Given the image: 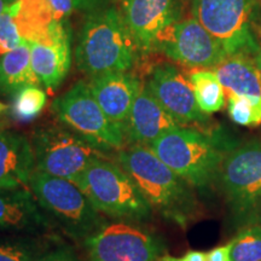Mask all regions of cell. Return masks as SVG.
Listing matches in <instances>:
<instances>
[{
  "mask_svg": "<svg viewBox=\"0 0 261 261\" xmlns=\"http://www.w3.org/2000/svg\"><path fill=\"white\" fill-rule=\"evenodd\" d=\"M138 45L116 6L90 12L75 51L77 68L91 77L125 73L138 60Z\"/></svg>",
  "mask_w": 261,
  "mask_h": 261,
  "instance_id": "cell-1",
  "label": "cell"
},
{
  "mask_svg": "<svg viewBox=\"0 0 261 261\" xmlns=\"http://www.w3.org/2000/svg\"><path fill=\"white\" fill-rule=\"evenodd\" d=\"M117 162L132 178L151 210L175 223L187 224L196 201L190 184L162 162L146 145L120 150Z\"/></svg>",
  "mask_w": 261,
  "mask_h": 261,
  "instance_id": "cell-2",
  "label": "cell"
},
{
  "mask_svg": "<svg viewBox=\"0 0 261 261\" xmlns=\"http://www.w3.org/2000/svg\"><path fill=\"white\" fill-rule=\"evenodd\" d=\"M86 195L93 207L120 221H143L151 208L132 178L119 163L97 158L74 182Z\"/></svg>",
  "mask_w": 261,
  "mask_h": 261,
  "instance_id": "cell-3",
  "label": "cell"
},
{
  "mask_svg": "<svg viewBox=\"0 0 261 261\" xmlns=\"http://www.w3.org/2000/svg\"><path fill=\"white\" fill-rule=\"evenodd\" d=\"M149 148L173 172L196 188L210 185L225 156L213 137L197 129L175 127L154 140Z\"/></svg>",
  "mask_w": 261,
  "mask_h": 261,
  "instance_id": "cell-4",
  "label": "cell"
},
{
  "mask_svg": "<svg viewBox=\"0 0 261 261\" xmlns=\"http://www.w3.org/2000/svg\"><path fill=\"white\" fill-rule=\"evenodd\" d=\"M29 189L42 211L74 240L85 242L106 224L99 212L73 181L34 171Z\"/></svg>",
  "mask_w": 261,
  "mask_h": 261,
  "instance_id": "cell-5",
  "label": "cell"
},
{
  "mask_svg": "<svg viewBox=\"0 0 261 261\" xmlns=\"http://www.w3.org/2000/svg\"><path fill=\"white\" fill-rule=\"evenodd\" d=\"M194 18L221 45L227 56H253L260 46L255 34V0H194Z\"/></svg>",
  "mask_w": 261,
  "mask_h": 261,
  "instance_id": "cell-6",
  "label": "cell"
},
{
  "mask_svg": "<svg viewBox=\"0 0 261 261\" xmlns=\"http://www.w3.org/2000/svg\"><path fill=\"white\" fill-rule=\"evenodd\" d=\"M52 110L68 129L99 151L122 149L126 143L121 127L104 114L85 81H79L56 98L52 103Z\"/></svg>",
  "mask_w": 261,
  "mask_h": 261,
  "instance_id": "cell-7",
  "label": "cell"
},
{
  "mask_svg": "<svg viewBox=\"0 0 261 261\" xmlns=\"http://www.w3.org/2000/svg\"><path fill=\"white\" fill-rule=\"evenodd\" d=\"M35 171L75 182L87 166L103 152L70 129L51 126L33 137Z\"/></svg>",
  "mask_w": 261,
  "mask_h": 261,
  "instance_id": "cell-8",
  "label": "cell"
},
{
  "mask_svg": "<svg viewBox=\"0 0 261 261\" xmlns=\"http://www.w3.org/2000/svg\"><path fill=\"white\" fill-rule=\"evenodd\" d=\"M90 261H160L161 243L150 231L129 223L104 224L85 241Z\"/></svg>",
  "mask_w": 261,
  "mask_h": 261,
  "instance_id": "cell-9",
  "label": "cell"
},
{
  "mask_svg": "<svg viewBox=\"0 0 261 261\" xmlns=\"http://www.w3.org/2000/svg\"><path fill=\"white\" fill-rule=\"evenodd\" d=\"M218 174L231 207L241 214L252 213L261 200V142L253 140L231 150Z\"/></svg>",
  "mask_w": 261,
  "mask_h": 261,
  "instance_id": "cell-10",
  "label": "cell"
},
{
  "mask_svg": "<svg viewBox=\"0 0 261 261\" xmlns=\"http://www.w3.org/2000/svg\"><path fill=\"white\" fill-rule=\"evenodd\" d=\"M154 51L190 68H214L226 52L195 18L178 21L158 37Z\"/></svg>",
  "mask_w": 261,
  "mask_h": 261,
  "instance_id": "cell-11",
  "label": "cell"
},
{
  "mask_svg": "<svg viewBox=\"0 0 261 261\" xmlns=\"http://www.w3.org/2000/svg\"><path fill=\"white\" fill-rule=\"evenodd\" d=\"M146 87L178 125L203 123L210 120L196 102L189 77L178 68L171 64L158 65L150 75Z\"/></svg>",
  "mask_w": 261,
  "mask_h": 261,
  "instance_id": "cell-12",
  "label": "cell"
},
{
  "mask_svg": "<svg viewBox=\"0 0 261 261\" xmlns=\"http://www.w3.org/2000/svg\"><path fill=\"white\" fill-rule=\"evenodd\" d=\"M142 52L154 51L158 37L179 21V0H119L116 6Z\"/></svg>",
  "mask_w": 261,
  "mask_h": 261,
  "instance_id": "cell-13",
  "label": "cell"
},
{
  "mask_svg": "<svg viewBox=\"0 0 261 261\" xmlns=\"http://www.w3.org/2000/svg\"><path fill=\"white\" fill-rule=\"evenodd\" d=\"M175 127H179L178 123L150 93L148 87H140L123 127L126 143L149 146Z\"/></svg>",
  "mask_w": 261,
  "mask_h": 261,
  "instance_id": "cell-14",
  "label": "cell"
},
{
  "mask_svg": "<svg viewBox=\"0 0 261 261\" xmlns=\"http://www.w3.org/2000/svg\"><path fill=\"white\" fill-rule=\"evenodd\" d=\"M89 84L104 114L123 130L142 84L136 76L125 73H108L91 77Z\"/></svg>",
  "mask_w": 261,
  "mask_h": 261,
  "instance_id": "cell-15",
  "label": "cell"
},
{
  "mask_svg": "<svg viewBox=\"0 0 261 261\" xmlns=\"http://www.w3.org/2000/svg\"><path fill=\"white\" fill-rule=\"evenodd\" d=\"M34 171V150L27 137L0 130V189L29 187Z\"/></svg>",
  "mask_w": 261,
  "mask_h": 261,
  "instance_id": "cell-16",
  "label": "cell"
},
{
  "mask_svg": "<svg viewBox=\"0 0 261 261\" xmlns=\"http://www.w3.org/2000/svg\"><path fill=\"white\" fill-rule=\"evenodd\" d=\"M48 223L31 189H0V228L39 231Z\"/></svg>",
  "mask_w": 261,
  "mask_h": 261,
  "instance_id": "cell-17",
  "label": "cell"
},
{
  "mask_svg": "<svg viewBox=\"0 0 261 261\" xmlns=\"http://www.w3.org/2000/svg\"><path fill=\"white\" fill-rule=\"evenodd\" d=\"M31 48V65L34 74L50 93L65 79L71 64L70 35L50 45L27 41Z\"/></svg>",
  "mask_w": 261,
  "mask_h": 261,
  "instance_id": "cell-18",
  "label": "cell"
},
{
  "mask_svg": "<svg viewBox=\"0 0 261 261\" xmlns=\"http://www.w3.org/2000/svg\"><path fill=\"white\" fill-rule=\"evenodd\" d=\"M213 71L226 96L247 97L261 109V77L253 56L243 54L226 56Z\"/></svg>",
  "mask_w": 261,
  "mask_h": 261,
  "instance_id": "cell-19",
  "label": "cell"
},
{
  "mask_svg": "<svg viewBox=\"0 0 261 261\" xmlns=\"http://www.w3.org/2000/svg\"><path fill=\"white\" fill-rule=\"evenodd\" d=\"M15 16L19 35L24 41L54 44L55 34L61 22H56L47 0H18Z\"/></svg>",
  "mask_w": 261,
  "mask_h": 261,
  "instance_id": "cell-20",
  "label": "cell"
},
{
  "mask_svg": "<svg viewBox=\"0 0 261 261\" xmlns=\"http://www.w3.org/2000/svg\"><path fill=\"white\" fill-rule=\"evenodd\" d=\"M31 65V48L27 41L0 58V92L17 93L27 86H40Z\"/></svg>",
  "mask_w": 261,
  "mask_h": 261,
  "instance_id": "cell-21",
  "label": "cell"
},
{
  "mask_svg": "<svg viewBox=\"0 0 261 261\" xmlns=\"http://www.w3.org/2000/svg\"><path fill=\"white\" fill-rule=\"evenodd\" d=\"M196 102L204 114L217 113L225 106V90L213 70L198 69L188 75Z\"/></svg>",
  "mask_w": 261,
  "mask_h": 261,
  "instance_id": "cell-22",
  "label": "cell"
},
{
  "mask_svg": "<svg viewBox=\"0 0 261 261\" xmlns=\"http://www.w3.org/2000/svg\"><path fill=\"white\" fill-rule=\"evenodd\" d=\"M232 261H261V225L241 231L231 241Z\"/></svg>",
  "mask_w": 261,
  "mask_h": 261,
  "instance_id": "cell-23",
  "label": "cell"
},
{
  "mask_svg": "<svg viewBox=\"0 0 261 261\" xmlns=\"http://www.w3.org/2000/svg\"><path fill=\"white\" fill-rule=\"evenodd\" d=\"M47 102V96L45 91L39 86H27L16 93L14 102V115L22 121L34 119Z\"/></svg>",
  "mask_w": 261,
  "mask_h": 261,
  "instance_id": "cell-24",
  "label": "cell"
},
{
  "mask_svg": "<svg viewBox=\"0 0 261 261\" xmlns=\"http://www.w3.org/2000/svg\"><path fill=\"white\" fill-rule=\"evenodd\" d=\"M18 0L6 6L2 15H0V58L10 51L17 48L23 44V39L19 35L17 24H16L15 16L18 11Z\"/></svg>",
  "mask_w": 261,
  "mask_h": 261,
  "instance_id": "cell-25",
  "label": "cell"
},
{
  "mask_svg": "<svg viewBox=\"0 0 261 261\" xmlns=\"http://www.w3.org/2000/svg\"><path fill=\"white\" fill-rule=\"evenodd\" d=\"M227 112L237 125L257 126L261 123V109L247 97L227 94Z\"/></svg>",
  "mask_w": 261,
  "mask_h": 261,
  "instance_id": "cell-26",
  "label": "cell"
},
{
  "mask_svg": "<svg viewBox=\"0 0 261 261\" xmlns=\"http://www.w3.org/2000/svg\"><path fill=\"white\" fill-rule=\"evenodd\" d=\"M41 254L31 241H0V261H34Z\"/></svg>",
  "mask_w": 261,
  "mask_h": 261,
  "instance_id": "cell-27",
  "label": "cell"
},
{
  "mask_svg": "<svg viewBox=\"0 0 261 261\" xmlns=\"http://www.w3.org/2000/svg\"><path fill=\"white\" fill-rule=\"evenodd\" d=\"M56 22H67L75 9L74 0H47Z\"/></svg>",
  "mask_w": 261,
  "mask_h": 261,
  "instance_id": "cell-28",
  "label": "cell"
},
{
  "mask_svg": "<svg viewBox=\"0 0 261 261\" xmlns=\"http://www.w3.org/2000/svg\"><path fill=\"white\" fill-rule=\"evenodd\" d=\"M34 261H81L71 248L63 246L51 252L42 253Z\"/></svg>",
  "mask_w": 261,
  "mask_h": 261,
  "instance_id": "cell-29",
  "label": "cell"
},
{
  "mask_svg": "<svg viewBox=\"0 0 261 261\" xmlns=\"http://www.w3.org/2000/svg\"><path fill=\"white\" fill-rule=\"evenodd\" d=\"M75 8L80 11L92 12L94 10L102 9L104 6H108L112 0H74Z\"/></svg>",
  "mask_w": 261,
  "mask_h": 261,
  "instance_id": "cell-30",
  "label": "cell"
},
{
  "mask_svg": "<svg viewBox=\"0 0 261 261\" xmlns=\"http://www.w3.org/2000/svg\"><path fill=\"white\" fill-rule=\"evenodd\" d=\"M207 261H232L231 259V242L226 246L214 248L207 253Z\"/></svg>",
  "mask_w": 261,
  "mask_h": 261,
  "instance_id": "cell-31",
  "label": "cell"
},
{
  "mask_svg": "<svg viewBox=\"0 0 261 261\" xmlns=\"http://www.w3.org/2000/svg\"><path fill=\"white\" fill-rule=\"evenodd\" d=\"M160 261H207V254L203 252H197V250H192V252L187 253L181 257L162 256Z\"/></svg>",
  "mask_w": 261,
  "mask_h": 261,
  "instance_id": "cell-32",
  "label": "cell"
},
{
  "mask_svg": "<svg viewBox=\"0 0 261 261\" xmlns=\"http://www.w3.org/2000/svg\"><path fill=\"white\" fill-rule=\"evenodd\" d=\"M253 60L255 62V65L257 68V70H259V74H260V77H261V45L257 48V51L255 54L253 55Z\"/></svg>",
  "mask_w": 261,
  "mask_h": 261,
  "instance_id": "cell-33",
  "label": "cell"
},
{
  "mask_svg": "<svg viewBox=\"0 0 261 261\" xmlns=\"http://www.w3.org/2000/svg\"><path fill=\"white\" fill-rule=\"evenodd\" d=\"M252 213H254L257 223H260V225H261V200L257 202V204L255 205V208H254V211L252 212Z\"/></svg>",
  "mask_w": 261,
  "mask_h": 261,
  "instance_id": "cell-34",
  "label": "cell"
},
{
  "mask_svg": "<svg viewBox=\"0 0 261 261\" xmlns=\"http://www.w3.org/2000/svg\"><path fill=\"white\" fill-rule=\"evenodd\" d=\"M9 5V3L6 0H0V15L4 12V10L6 9V6Z\"/></svg>",
  "mask_w": 261,
  "mask_h": 261,
  "instance_id": "cell-35",
  "label": "cell"
},
{
  "mask_svg": "<svg viewBox=\"0 0 261 261\" xmlns=\"http://www.w3.org/2000/svg\"><path fill=\"white\" fill-rule=\"evenodd\" d=\"M6 110H8V106H6V104H4V103L0 102V114L6 112Z\"/></svg>",
  "mask_w": 261,
  "mask_h": 261,
  "instance_id": "cell-36",
  "label": "cell"
},
{
  "mask_svg": "<svg viewBox=\"0 0 261 261\" xmlns=\"http://www.w3.org/2000/svg\"><path fill=\"white\" fill-rule=\"evenodd\" d=\"M256 27H257V32H259V35L261 38V19H260V22H256Z\"/></svg>",
  "mask_w": 261,
  "mask_h": 261,
  "instance_id": "cell-37",
  "label": "cell"
},
{
  "mask_svg": "<svg viewBox=\"0 0 261 261\" xmlns=\"http://www.w3.org/2000/svg\"><path fill=\"white\" fill-rule=\"evenodd\" d=\"M6 2L9 3V4H11V3H14V2H16V0H6Z\"/></svg>",
  "mask_w": 261,
  "mask_h": 261,
  "instance_id": "cell-38",
  "label": "cell"
}]
</instances>
